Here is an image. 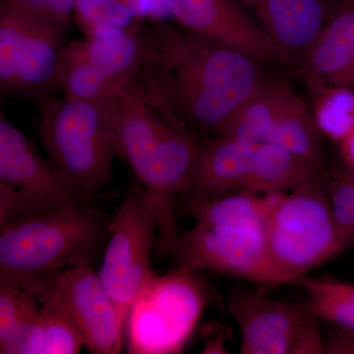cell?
<instances>
[{"mask_svg": "<svg viewBox=\"0 0 354 354\" xmlns=\"http://www.w3.org/2000/svg\"><path fill=\"white\" fill-rule=\"evenodd\" d=\"M142 37L135 79L153 106L198 142L215 137L268 77L256 58L180 26H153Z\"/></svg>", "mask_w": 354, "mask_h": 354, "instance_id": "1", "label": "cell"}, {"mask_svg": "<svg viewBox=\"0 0 354 354\" xmlns=\"http://www.w3.org/2000/svg\"><path fill=\"white\" fill-rule=\"evenodd\" d=\"M39 138L62 183L77 201L97 194L111 180L120 155L116 99L64 97L44 102Z\"/></svg>", "mask_w": 354, "mask_h": 354, "instance_id": "2", "label": "cell"}, {"mask_svg": "<svg viewBox=\"0 0 354 354\" xmlns=\"http://www.w3.org/2000/svg\"><path fill=\"white\" fill-rule=\"evenodd\" d=\"M120 155L140 183L157 197L177 227L174 209L189 189L200 143L174 125L151 102L136 79L116 97Z\"/></svg>", "mask_w": 354, "mask_h": 354, "instance_id": "3", "label": "cell"}, {"mask_svg": "<svg viewBox=\"0 0 354 354\" xmlns=\"http://www.w3.org/2000/svg\"><path fill=\"white\" fill-rule=\"evenodd\" d=\"M111 221L80 202L13 221L0 230V271L57 274L88 266L109 234Z\"/></svg>", "mask_w": 354, "mask_h": 354, "instance_id": "4", "label": "cell"}, {"mask_svg": "<svg viewBox=\"0 0 354 354\" xmlns=\"http://www.w3.org/2000/svg\"><path fill=\"white\" fill-rule=\"evenodd\" d=\"M179 235L155 195L142 184L130 190L109 225V243L97 272L124 325L133 302L153 274L151 257L156 244L158 253H171Z\"/></svg>", "mask_w": 354, "mask_h": 354, "instance_id": "5", "label": "cell"}, {"mask_svg": "<svg viewBox=\"0 0 354 354\" xmlns=\"http://www.w3.org/2000/svg\"><path fill=\"white\" fill-rule=\"evenodd\" d=\"M265 234L274 286L292 283L344 251L321 176L283 197Z\"/></svg>", "mask_w": 354, "mask_h": 354, "instance_id": "6", "label": "cell"}, {"mask_svg": "<svg viewBox=\"0 0 354 354\" xmlns=\"http://www.w3.org/2000/svg\"><path fill=\"white\" fill-rule=\"evenodd\" d=\"M197 270L185 266L162 276L153 272L128 315V351L179 353L199 323L208 295Z\"/></svg>", "mask_w": 354, "mask_h": 354, "instance_id": "7", "label": "cell"}, {"mask_svg": "<svg viewBox=\"0 0 354 354\" xmlns=\"http://www.w3.org/2000/svg\"><path fill=\"white\" fill-rule=\"evenodd\" d=\"M67 27L2 0L0 88L4 94L39 97L57 88Z\"/></svg>", "mask_w": 354, "mask_h": 354, "instance_id": "8", "label": "cell"}, {"mask_svg": "<svg viewBox=\"0 0 354 354\" xmlns=\"http://www.w3.org/2000/svg\"><path fill=\"white\" fill-rule=\"evenodd\" d=\"M144 57L142 32L99 35L65 46L57 88L88 101L116 99L138 73Z\"/></svg>", "mask_w": 354, "mask_h": 354, "instance_id": "9", "label": "cell"}, {"mask_svg": "<svg viewBox=\"0 0 354 354\" xmlns=\"http://www.w3.org/2000/svg\"><path fill=\"white\" fill-rule=\"evenodd\" d=\"M227 308L239 325L242 354H325L319 319L304 304H286L234 288Z\"/></svg>", "mask_w": 354, "mask_h": 354, "instance_id": "10", "label": "cell"}, {"mask_svg": "<svg viewBox=\"0 0 354 354\" xmlns=\"http://www.w3.org/2000/svg\"><path fill=\"white\" fill-rule=\"evenodd\" d=\"M78 202L24 133L0 118V225Z\"/></svg>", "mask_w": 354, "mask_h": 354, "instance_id": "11", "label": "cell"}, {"mask_svg": "<svg viewBox=\"0 0 354 354\" xmlns=\"http://www.w3.org/2000/svg\"><path fill=\"white\" fill-rule=\"evenodd\" d=\"M171 254L179 266L274 286L263 225L195 223L179 235Z\"/></svg>", "mask_w": 354, "mask_h": 354, "instance_id": "12", "label": "cell"}, {"mask_svg": "<svg viewBox=\"0 0 354 354\" xmlns=\"http://www.w3.org/2000/svg\"><path fill=\"white\" fill-rule=\"evenodd\" d=\"M180 27L262 62H286L239 0H162Z\"/></svg>", "mask_w": 354, "mask_h": 354, "instance_id": "13", "label": "cell"}, {"mask_svg": "<svg viewBox=\"0 0 354 354\" xmlns=\"http://www.w3.org/2000/svg\"><path fill=\"white\" fill-rule=\"evenodd\" d=\"M58 301L80 333L84 346L95 354H115L122 346L125 325L99 274L88 266L55 274Z\"/></svg>", "mask_w": 354, "mask_h": 354, "instance_id": "14", "label": "cell"}, {"mask_svg": "<svg viewBox=\"0 0 354 354\" xmlns=\"http://www.w3.org/2000/svg\"><path fill=\"white\" fill-rule=\"evenodd\" d=\"M286 62L309 50L337 0H239Z\"/></svg>", "mask_w": 354, "mask_h": 354, "instance_id": "15", "label": "cell"}, {"mask_svg": "<svg viewBox=\"0 0 354 354\" xmlns=\"http://www.w3.org/2000/svg\"><path fill=\"white\" fill-rule=\"evenodd\" d=\"M260 144L214 137L200 144L188 198L214 199L245 189Z\"/></svg>", "mask_w": 354, "mask_h": 354, "instance_id": "16", "label": "cell"}, {"mask_svg": "<svg viewBox=\"0 0 354 354\" xmlns=\"http://www.w3.org/2000/svg\"><path fill=\"white\" fill-rule=\"evenodd\" d=\"M304 57L313 88L334 86L354 91V0H337Z\"/></svg>", "mask_w": 354, "mask_h": 354, "instance_id": "17", "label": "cell"}, {"mask_svg": "<svg viewBox=\"0 0 354 354\" xmlns=\"http://www.w3.org/2000/svg\"><path fill=\"white\" fill-rule=\"evenodd\" d=\"M80 333L58 301L57 292L34 320L0 341L2 354H75L82 349Z\"/></svg>", "mask_w": 354, "mask_h": 354, "instance_id": "18", "label": "cell"}, {"mask_svg": "<svg viewBox=\"0 0 354 354\" xmlns=\"http://www.w3.org/2000/svg\"><path fill=\"white\" fill-rule=\"evenodd\" d=\"M320 176V164L274 143L258 146L244 191L257 194H286Z\"/></svg>", "mask_w": 354, "mask_h": 354, "instance_id": "19", "label": "cell"}, {"mask_svg": "<svg viewBox=\"0 0 354 354\" xmlns=\"http://www.w3.org/2000/svg\"><path fill=\"white\" fill-rule=\"evenodd\" d=\"M285 195L257 194L241 191L214 199L188 198L184 205V211L197 225L266 227L272 212Z\"/></svg>", "mask_w": 354, "mask_h": 354, "instance_id": "20", "label": "cell"}, {"mask_svg": "<svg viewBox=\"0 0 354 354\" xmlns=\"http://www.w3.org/2000/svg\"><path fill=\"white\" fill-rule=\"evenodd\" d=\"M290 84L267 77L260 87L232 114L215 137L267 143ZM214 138V137H213Z\"/></svg>", "mask_w": 354, "mask_h": 354, "instance_id": "21", "label": "cell"}, {"mask_svg": "<svg viewBox=\"0 0 354 354\" xmlns=\"http://www.w3.org/2000/svg\"><path fill=\"white\" fill-rule=\"evenodd\" d=\"M323 133L304 100L288 86L267 143L320 164Z\"/></svg>", "mask_w": 354, "mask_h": 354, "instance_id": "22", "label": "cell"}, {"mask_svg": "<svg viewBox=\"0 0 354 354\" xmlns=\"http://www.w3.org/2000/svg\"><path fill=\"white\" fill-rule=\"evenodd\" d=\"M292 285L306 293L305 304L319 320L354 330V283L304 276Z\"/></svg>", "mask_w": 354, "mask_h": 354, "instance_id": "23", "label": "cell"}, {"mask_svg": "<svg viewBox=\"0 0 354 354\" xmlns=\"http://www.w3.org/2000/svg\"><path fill=\"white\" fill-rule=\"evenodd\" d=\"M316 90L314 118L319 129L341 144L354 128V94L351 88L320 86Z\"/></svg>", "mask_w": 354, "mask_h": 354, "instance_id": "24", "label": "cell"}, {"mask_svg": "<svg viewBox=\"0 0 354 354\" xmlns=\"http://www.w3.org/2000/svg\"><path fill=\"white\" fill-rule=\"evenodd\" d=\"M330 212L342 248L354 245V171L348 167L334 172L325 183Z\"/></svg>", "mask_w": 354, "mask_h": 354, "instance_id": "25", "label": "cell"}, {"mask_svg": "<svg viewBox=\"0 0 354 354\" xmlns=\"http://www.w3.org/2000/svg\"><path fill=\"white\" fill-rule=\"evenodd\" d=\"M14 6L68 27L70 15L77 0H7Z\"/></svg>", "mask_w": 354, "mask_h": 354, "instance_id": "26", "label": "cell"}, {"mask_svg": "<svg viewBox=\"0 0 354 354\" xmlns=\"http://www.w3.org/2000/svg\"><path fill=\"white\" fill-rule=\"evenodd\" d=\"M75 8L90 21H124L129 15V8L118 0H77Z\"/></svg>", "mask_w": 354, "mask_h": 354, "instance_id": "27", "label": "cell"}, {"mask_svg": "<svg viewBox=\"0 0 354 354\" xmlns=\"http://www.w3.org/2000/svg\"><path fill=\"white\" fill-rule=\"evenodd\" d=\"M326 353L354 354V330L333 325L332 329L323 335Z\"/></svg>", "mask_w": 354, "mask_h": 354, "instance_id": "28", "label": "cell"}, {"mask_svg": "<svg viewBox=\"0 0 354 354\" xmlns=\"http://www.w3.org/2000/svg\"><path fill=\"white\" fill-rule=\"evenodd\" d=\"M341 151L344 164L354 171V128L342 142Z\"/></svg>", "mask_w": 354, "mask_h": 354, "instance_id": "29", "label": "cell"}]
</instances>
